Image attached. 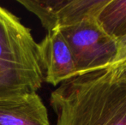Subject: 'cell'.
Masks as SVG:
<instances>
[{"label": "cell", "mask_w": 126, "mask_h": 125, "mask_svg": "<svg viewBox=\"0 0 126 125\" xmlns=\"http://www.w3.org/2000/svg\"><path fill=\"white\" fill-rule=\"evenodd\" d=\"M50 105L55 125H126V68L76 75L51 92Z\"/></svg>", "instance_id": "obj_1"}, {"label": "cell", "mask_w": 126, "mask_h": 125, "mask_svg": "<svg viewBox=\"0 0 126 125\" xmlns=\"http://www.w3.org/2000/svg\"><path fill=\"white\" fill-rule=\"evenodd\" d=\"M95 20L105 33L118 43L126 35V0H106Z\"/></svg>", "instance_id": "obj_7"}, {"label": "cell", "mask_w": 126, "mask_h": 125, "mask_svg": "<svg viewBox=\"0 0 126 125\" xmlns=\"http://www.w3.org/2000/svg\"><path fill=\"white\" fill-rule=\"evenodd\" d=\"M126 59V35L123 39L118 41V54L115 63L113 64H117V63L122 62V61ZM112 64V65H113Z\"/></svg>", "instance_id": "obj_8"}, {"label": "cell", "mask_w": 126, "mask_h": 125, "mask_svg": "<svg viewBox=\"0 0 126 125\" xmlns=\"http://www.w3.org/2000/svg\"><path fill=\"white\" fill-rule=\"evenodd\" d=\"M113 65H118V66H121V67H125V68H126V59L124 61H122V62L117 63V64H113Z\"/></svg>", "instance_id": "obj_9"}, {"label": "cell", "mask_w": 126, "mask_h": 125, "mask_svg": "<svg viewBox=\"0 0 126 125\" xmlns=\"http://www.w3.org/2000/svg\"><path fill=\"white\" fill-rule=\"evenodd\" d=\"M0 125H50L48 111L37 93L0 98Z\"/></svg>", "instance_id": "obj_6"}, {"label": "cell", "mask_w": 126, "mask_h": 125, "mask_svg": "<svg viewBox=\"0 0 126 125\" xmlns=\"http://www.w3.org/2000/svg\"><path fill=\"white\" fill-rule=\"evenodd\" d=\"M68 43L77 75L111 66L118 54V43L97 23L95 18L59 29Z\"/></svg>", "instance_id": "obj_3"}, {"label": "cell", "mask_w": 126, "mask_h": 125, "mask_svg": "<svg viewBox=\"0 0 126 125\" xmlns=\"http://www.w3.org/2000/svg\"><path fill=\"white\" fill-rule=\"evenodd\" d=\"M43 82L38 43L31 30L0 5V98L37 93Z\"/></svg>", "instance_id": "obj_2"}, {"label": "cell", "mask_w": 126, "mask_h": 125, "mask_svg": "<svg viewBox=\"0 0 126 125\" xmlns=\"http://www.w3.org/2000/svg\"><path fill=\"white\" fill-rule=\"evenodd\" d=\"M106 0H17L39 18L47 32L95 18Z\"/></svg>", "instance_id": "obj_4"}, {"label": "cell", "mask_w": 126, "mask_h": 125, "mask_svg": "<svg viewBox=\"0 0 126 125\" xmlns=\"http://www.w3.org/2000/svg\"><path fill=\"white\" fill-rule=\"evenodd\" d=\"M38 52L47 83L59 86L77 75L73 55L59 29L47 32L38 43Z\"/></svg>", "instance_id": "obj_5"}]
</instances>
